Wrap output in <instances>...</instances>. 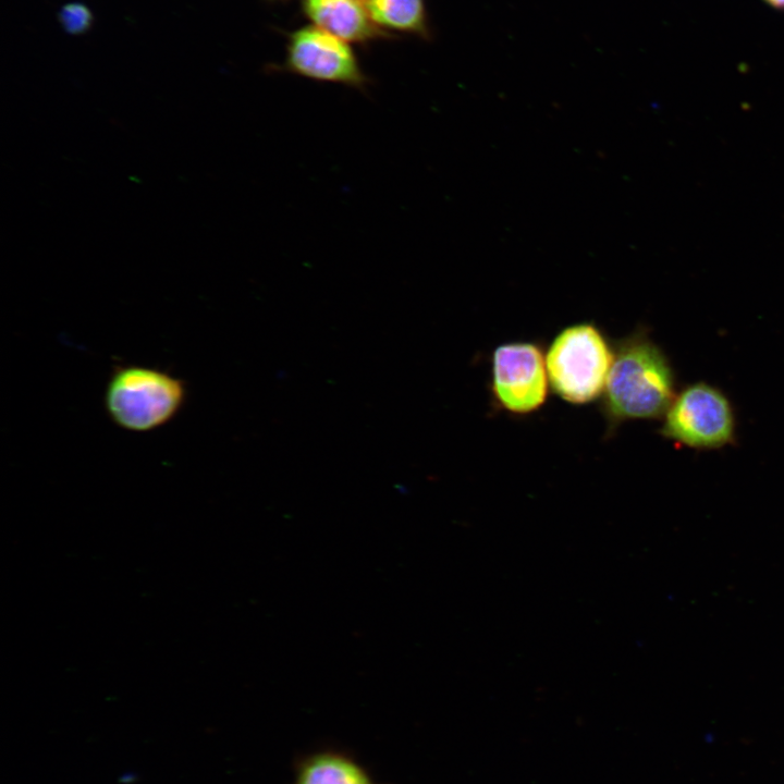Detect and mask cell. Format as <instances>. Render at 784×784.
<instances>
[{"label":"cell","mask_w":784,"mask_h":784,"mask_svg":"<svg viewBox=\"0 0 784 784\" xmlns=\"http://www.w3.org/2000/svg\"><path fill=\"white\" fill-rule=\"evenodd\" d=\"M602 399L609 432L629 420L663 417L676 394V378L664 351L642 328L613 345Z\"/></svg>","instance_id":"cell-1"},{"label":"cell","mask_w":784,"mask_h":784,"mask_svg":"<svg viewBox=\"0 0 784 784\" xmlns=\"http://www.w3.org/2000/svg\"><path fill=\"white\" fill-rule=\"evenodd\" d=\"M613 355V345L596 323H572L560 330L548 346L550 387L567 403H591L603 394Z\"/></svg>","instance_id":"cell-2"},{"label":"cell","mask_w":784,"mask_h":784,"mask_svg":"<svg viewBox=\"0 0 784 784\" xmlns=\"http://www.w3.org/2000/svg\"><path fill=\"white\" fill-rule=\"evenodd\" d=\"M186 387L180 378L158 368L117 367L106 387L105 406L112 421L128 431L147 432L182 409Z\"/></svg>","instance_id":"cell-3"},{"label":"cell","mask_w":784,"mask_h":784,"mask_svg":"<svg viewBox=\"0 0 784 784\" xmlns=\"http://www.w3.org/2000/svg\"><path fill=\"white\" fill-rule=\"evenodd\" d=\"M733 404L718 387L697 381L676 392L662 418L660 434L693 450H719L736 443Z\"/></svg>","instance_id":"cell-4"},{"label":"cell","mask_w":784,"mask_h":784,"mask_svg":"<svg viewBox=\"0 0 784 784\" xmlns=\"http://www.w3.org/2000/svg\"><path fill=\"white\" fill-rule=\"evenodd\" d=\"M490 385L500 408L515 415L538 411L550 385L542 348L530 341L498 345L491 355Z\"/></svg>","instance_id":"cell-5"},{"label":"cell","mask_w":784,"mask_h":784,"mask_svg":"<svg viewBox=\"0 0 784 784\" xmlns=\"http://www.w3.org/2000/svg\"><path fill=\"white\" fill-rule=\"evenodd\" d=\"M286 69L304 77L364 88L367 78L347 41L316 26L303 27L290 37Z\"/></svg>","instance_id":"cell-6"},{"label":"cell","mask_w":784,"mask_h":784,"mask_svg":"<svg viewBox=\"0 0 784 784\" xmlns=\"http://www.w3.org/2000/svg\"><path fill=\"white\" fill-rule=\"evenodd\" d=\"M316 27L345 41H364L380 34L362 0H303Z\"/></svg>","instance_id":"cell-7"},{"label":"cell","mask_w":784,"mask_h":784,"mask_svg":"<svg viewBox=\"0 0 784 784\" xmlns=\"http://www.w3.org/2000/svg\"><path fill=\"white\" fill-rule=\"evenodd\" d=\"M293 784H377L352 756L338 749H320L299 758Z\"/></svg>","instance_id":"cell-8"},{"label":"cell","mask_w":784,"mask_h":784,"mask_svg":"<svg viewBox=\"0 0 784 784\" xmlns=\"http://www.w3.org/2000/svg\"><path fill=\"white\" fill-rule=\"evenodd\" d=\"M378 27L421 33L425 30L424 0H362Z\"/></svg>","instance_id":"cell-9"},{"label":"cell","mask_w":784,"mask_h":784,"mask_svg":"<svg viewBox=\"0 0 784 784\" xmlns=\"http://www.w3.org/2000/svg\"><path fill=\"white\" fill-rule=\"evenodd\" d=\"M58 19L63 29L70 35H82L88 32L94 21L91 11L81 2L64 4L58 13Z\"/></svg>","instance_id":"cell-10"},{"label":"cell","mask_w":784,"mask_h":784,"mask_svg":"<svg viewBox=\"0 0 784 784\" xmlns=\"http://www.w3.org/2000/svg\"><path fill=\"white\" fill-rule=\"evenodd\" d=\"M764 1L775 9L784 10V0H764Z\"/></svg>","instance_id":"cell-11"}]
</instances>
